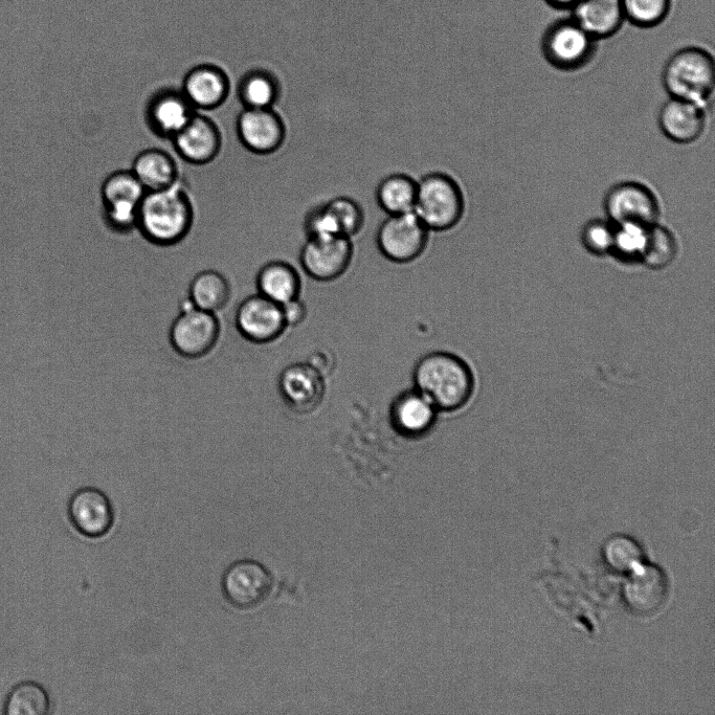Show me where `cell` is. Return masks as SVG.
<instances>
[{
	"label": "cell",
	"mask_w": 715,
	"mask_h": 715,
	"mask_svg": "<svg viewBox=\"0 0 715 715\" xmlns=\"http://www.w3.org/2000/svg\"><path fill=\"white\" fill-rule=\"evenodd\" d=\"M625 21L637 28L651 29L663 24L672 11L673 0H621Z\"/></svg>",
	"instance_id": "31"
},
{
	"label": "cell",
	"mask_w": 715,
	"mask_h": 715,
	"mask_svg": "<svg viewBox=\"0 0 715 715\" xmlns=\"http://www.w3.org/2000/svg\"><path fill=\"white\" fill-rule=\"evenodd\" d=\"M234 322L244 339L260 345L278 342L288 329L282 306L258 293L238 303Z\"/></svg>",
	"instance_id": "10"
},
{
	"label": "cell",
	"mask_w": 715,
	"mask_h": 715,
	"mask_svg": "<svg viewBox=\"0 0 715 715\" xmlns=\"http://www.w3.org/2000/svg\"><path fill=\"white\" fill-rule=\"evenodd\" d=\"M188 295L195 308L216 314L230 302L232 284L218 271H201L190 281Z\"/></svg>",
	"instance_id": "25"
},
{
	"label": "cell",
	"mask_w": 715,
	"mask_h": 715,
	"mask_svg": "<svg viewBox=\"0 0 715 715\" xmlns=\"http://www.w3.org/2000/svg\"><path fill=\"white\" fill-rule=\"evenodd\" d=\"M237 136L245 149L271 155L284 145L286 126L274 108H243L236 121Z\"/></svg>",
	"instance_id": "15"
},
{
	"label": "cell",
	"mask_w": 715,
	"mask_h": 715,
	"mask_svg": "<svg viewBox=\"0 0 715 715\" xmlns=\"http://www.w3.org/2000/svg\"><path fill=\"white\" fill-rule=\"evenodd\" d=\"M439 414L426 396L412 388L393 399L389 421L392 430L401 438L419 440L435 429Z\"/></svg>",
	"instance_id": "16"
},
{
	"label": "cell",
	"mask_w": 715,
	"mask_h": 715,
	"mask_svg": "<svg viewBox=\"0 0 715 715\" xmlns=\"http://www.w3.org/2000/svg\"><path fill=\"white\" fill-rule=\"evenodd\" d=\"M325 377L308 362L289 364L279 374L278 393L293 413H314L323 404L326 395Z\"/></svg>",
	"instance_id": "11"
},
{
	"label": "cell",
	"mask_w": 715,
	"mask_h": 715,
	"mask_svg": "<svg viewBox=\"0 0 715 715\" xmlns=\"http://www.w3.org/2000/svg\"><path fill=\"white\" fill-rule=\"evenodd\" d=\"M67 517L78 533L92 540L103 538L115 524L113 503L102 489L94 486L75 491L67 503Z\"/></svg>",
	"instance_id": "13"
},
{
	"label": "cell",
	"mask_w": 715,
	"mask_h": 715,
	"mask_svg": "<svg viewBox=\"0 0 715 715\" xmlns=\"http://www.w3.org/2000/svg\"><path fill=\"white\" fill-rule=\"evenodd\" d=\"M353 252L352 241L346 237L306 239L300 252V264L309 278L331 282L347 272Z\"/></svg>",
	"instance_id": "14"
},
{
	"label": "cell",
	"mask_w": 715,
	"mask_h": 715,
	"mask_svg": "<svg viewBox=\"0 0 715 715\" xmlns=\"http://www.w3.org/2000/svg\"><path fill=\"white\" fill-rule=\"evenodd\" d=\"M546 4L555 10H569L577 4L578 0H545Z\"/></svg>",
	"instance_id": "37"
},
{
	"label": "cell",
	"mask_w": 715,
	"mask_h": 715,
	"mask_svg": "<svg viewBox=\"0 0 715 715\" xmlns=\"http://www.w3.org/2000/svg\"><path fill=\"white\" fill-rule=\"evenodd\" d=\"M650 227L632 222L615 226L610 255L624 264L641 263Z\"/></svg>",
	"instance_id": "30"
},
{
	"label": "cell",
	"mask_w": 715,
	"mask_h": 715,
	"mask_svg": "<svg viewBox=\"0 0 715 715\" xmlns=\"http://www.w3.org/2000/svg\"><path fill=\"white\" fill-rule=\"evenodd\" d=\"M678 252L679 245L675 234L657 222L650 227L641 264L653 271H662L673 264Z\"/></svg>",
	"instance_id": "29"
},
{
	"label": "cell",
	"mask_w": 715,
	"mask_h": 715,
	"mask_svg": "<svg viewBox=\"0 0 715 715\" xmlns=\"http://www.w3.org/2000/svg\"><path fill=\"white\" fill-rule=\"evenodd\" d=\"M662 84L670 98L705 106L715 86L713 56L700 47H685L666 61Z\"/></svg>",
	"instance_id": "3"
},
{
	"label": "cell",
	"mask_w": 715,
	"mask_h": 715,
	"mask_svg": "<svg viewBox=\"0 0 715 715\" xmlns=\"http://www.w3.org/2000/svg\"><path fill=\"white\" fill-rule=\"evenodd\" d=\"M340 223L342 233L347 238L359 234L364 228L365 213L362 206L351 197L339 196L327 201Z\"/></svg>",
	"instance_id": "35"
},
{
	"label": "cell",
	"mask_w": 715,
	"mask_h": 715,
	"mask_svg": "<svg viewBox=\"0 0 715 715\" xmlns=\"http://www.w3.org/2000/svg\"><path fill=\"white\" fill-rule=\"evenodd\" d=\"M430 231L412 213L391 215L383 221L376 234L379 252L391 262L407 264L426 251Z\"/></svg>",
	"instance_id": "8"
},
{
	"label": "cell",
	"mask_w": 715,
	"mask_h": 715,
	"mask_svg": "<svg viewBox=\"0 0 715 715\" xmlns=\"http://www.w3.org/2000/svg\"><path fill=\"white\" fill-rule=\"evenodd\" d=\"M541 48L544 58L554 69L575 72L592 61L597 40L570 17L552 22L544 32Z\"/></svg>",
	"instance_id": "5"
},
{
	"label": "cell",
	"mask_w": 715,
	"mask_h": 715,
	"mask_svg": "<svg viewBox=\"0 0 715 715\" xmlns=\"http://www.w3.org/2000/svg\"><path fill=\"white\" fill-rule=\"evenodd\" d=\"M181 91L196 111L215 110L228 100L231 80L218 65L198 64L184 77Z\"/></svg>",
	"instance_id": "19"
},
{
	"label": "cell",
	"mask_w": 715,
	"mask_h": 715,
	"mask_svg": "<svg viewBox=\"0 0 715 715\" xmlns=\"http://www.w3.org/2000/svg\"><path fill=\"white\" fill-rule=\"evenodd\" d=\"M180 158L195 166L214 162L222 149V133L216 122L196 111L189 123L171 140Z\"/></svg>",
	"instance_id": "18"
},
{
	"label": "cell",
	"mask_w": 715,
	"mask_h": 715,
	"mask_svg": "<svg viewBox=\"0 0 715 715\" xmlns=\"http://www.w3.org/2000/svg\"><path fill=\"white\" fill-rule=\"evenodd\" d=\"M195 219L192 199L182 182L147 192L140 208L137 230L156 247L169 248L184 241Z\"/></svg>",
	"instance_id": "2"
},
{
	"label": "cell",
	"mask_w": 715,
	"mask_h": 715,
	"mask_svg": "<svg viewBox=\"0 0 715 715\" xmlns=\"http://www.w3.org/2000/svg\"><path fill=\"white\" fill-rule=\"evenodd\" d=\"M237 93L244 108H274L281 96V83L272 71L258 67L241 77Z\"/></svg>",
	"instance_id": "26"
},
{
	"label": "cell",
	"mask_w": 715,
	"mask_h": 715,
	"mask_svg": "<svg viewBox=\"0 0 715 715\" xmlns=\"http://www.w3.org/2000/svg\"><path fill=\"white\" fill-rule=\"evenodd\" d=\"M571 12L597 41L616 35L625 21L621 0H578Z\"/></svg>",
	"instance_id": "22"
},
{
	"label": "cell",
	"mask_w": 715,
	"mask_h": 715,
	"mask_svg": "<svg viewBox=\"0 0 715 715\" xmlns=\"http://www.w3.org/2000/svg\"><path fill=\"white\" fill-rule=\"evenodd\" d=\"M52 701L49 692L41 684L24 681L15 685L4 703L6 715H47Z\"/></svg>",
	"instance_id": "28"
},
{
	"label": "cell",
	"mask_w": 715,
	"mask_h": 715,
	"mask_svg": "<svg viewBox=\"0 0 715 715\" xmlns=\"http://www.w3.org/2000/svg\"><path fill=\"white\" fill-rule=\"evenodd\" d=\"M256 292L279 305L301 298L302 279L288 262L275 260L265 263L255 279Z\"/></svg>",
	"instance_id": "23"
},
{
	"label": "cell",
	"mask_w": 715,
	"mask_h": 715,
	"mask_svg": "<svg viewBox=\"0 0 715 715\" xmlns=\"http://www.w3.org/2000/svg\"><path fill=\"white\" fill-rule=\"evenodd\" d=\"M219 332L215 314L193 307L174 318L169 328V340L178 354L196 359L213 349Z\"/></svg>",
	"instance_id": "12"
},
{
	"label": "cell",
	"mask_w": 715,
	"mask_h": 715,
	"mask_svg": "<svg viewBox=\"0 0 715 715\" xmlns=\"http://www.w3.org/2000/svg\"><path fill=\"white\" fill-rule=\"evenodd\" d=\"M658 123L670 142L680 145L695 143L706 129L705 106L670 98L660 108Z\"/></svg>",
	"instance_id": "20"
},
{
	"label": "cell",
	"mask_w": 715,
	"mask_h": 715,
	"mask_svg": "<svg viewBox=\"0 0 715 715\" xmlns=\"http://www.w3.org/2000/svg\"><path fill=\"white\" fill-rule=\"evenodd\" d=\"M608 565L619 573H632L642 565V554L639 546L624 536H616L605 548Z\"/></svg>",
	"instance_id": "32"
},
{
	"label": "cell",
	"mask_w": 715,
	"mask_h": 715,
	"mask_svg": "<svg viewBox=\"0 0 715 715\" xmlns=\"http://www.w3.org/2000/svg\"><path fill=\"white\" fill-rule=\"evenodd\" d=\"M376 201L388 216L412 213L417 197V182L405 173L388 175L378 184Z\"/></svg>",
	"instance_id": "27"
},
{
	"label": "cell",
	"mask_w": 715,
	"mask_h": 715,
	"mask_svg": "<svg viewBox=\"0 0 715 715\" xmlns=\"http://www.w3.org/2000/svg\"><path fill=\"white\" fill-rule=\"evenodd\" d=\"M667 595L664 574L652 566H639L624 587V599L638 615H651L662 606Z\"/></svg>",
	"instance_id": "21"
},
{
	"label": "cell",
	"mask_w": 715,
	"mask_h": 715,
	"mask_svg": "<svg viewBox=\"0 0 715 715\" xmlns=\"http://www.w3.org/2000/svg\"><path fill=\"white\" fill-rule=\"evenodd\" d=\"M414 214L430 232L455 228L465 212V198L460 185L443 172H432L417 182Z\"/></svg>",
	"instance_id": "4"
},
{
	"label": "cell",
	"mask_w": 715,
	"mask_h": 715,
	"mask_svg": "<svg viewBox=\"0 0 715 715\" xmlns=\"http://www.w3.org/2000/svg\"><path fill=\"white\" fill-rule=\"evenodd\" d=\"M146 193L131 170L110 173L101 186L102 213L107 228L120 235L137 230Z\"/></svg>",
	"instance_id": "6"
},
{
	"label": "cell",
	"mask_w": 715,
	"mask_h": 715,
	"mask_svg": "<svg viewBox=\"0 0 715 715\" xmlns=\"http://www.w3.org/2000/svg\"><path fill=\"white\" fill-rule=\"evenodd\" d=\"M220 586L223 597L232 607L248 611L258 608L270 597L274 577L260 562L245 558L223 572Z\"/></svg>",
	"instance_id": "7"
},
{
	"label": "cell",
	"mask_w": 715,
	"mask_h": 715,
	"mask_svg": "<svg viewBox=\"0 0 715 715\" xmlns=\"http://www.w3.org/2000/svg\"><path fill=\"white\" fill-rule=\"evenodd\" d=\"M281 306L288 329L298 327L305 322L308 310L306 304L301 300V298L290 301Z\"/></svg>",
	"instance_id": "36"
},
{
	"label": "cell",
	"mask_w": 715,
	"mask_h": 715,
	"mask_svg": "<svg viewBox=\"0 0 715 715\" xmlns=\"http://www.w3.org/2000/svg\"><path fill=\"white\" fill-rule=\"evenodd\" d=\"M615 226L607 219H593L586 223L580 234L585 250L593 256L605 257L611 254Z\"/></svg>",
	"instance_id": "34"
},
{
	"label": "cell",
	"mask_w": 715,
	"mask_h": 715,
	"mask_svg": "<svg viewBox=\"0 0 715 715\" xmlns=\"http://www.w3.org/2000/svg\"><path fill=\"white\" fill-rule=\"evenodd\" d=\"M303 227L306 239L345 237L337 216L334 215L328 203L310 209L305 215Z\"/></svg>",
	"instance_id": "33"
},
{
	"label": "cell",
	"mask_w": 715,
	"mask_h": 715,
	"mask_svg": "<svg viewBox=\"0 0 715 715\" xmlns=\"http://www.w3.org/2000/svg\"><path fill=\"white\" fill-rule=\"evenodd\" d=\"M130 170L147 192L167 189L181 182L180 168L175 159L160 148L141 151L134 158Z\"/></svg>",
	"instance_id": "24"
},
{
	"label": "cell",
	"mask_w": 715,
	"mask_h": 715,
	"mask_svg": "<svg viewBox=\"0 0 715 715\" xmlns=\"http://www.w3.org/2000/svg\"><path fill=\"white\" fill-rule=\"evenodd\" d=\"M413 384L439 413L452 414L463 410L472 401L476 376L463 357L448 351H433L416 363Z\"/></svg>",
	"instance_id": "1"
},
{
	"label": "cell",
	"mask_w": 715,
	"mask_h": 715,
	"mask_svg": "<svg viewBox=\"0 0 715 715\" xmlns=\"http://www.w3.org/2000/svg\"><path fill=\"white\" fill-rule=\"evenodd\" d=\"M195 113L181 89L164 87L147 101L145 122L156 137L171 141Z\"/></svg>",
	"instance_id": "17"
},
{
	"label": "cell",
	"mask_w": 715,
	"mask_h": 715,
	"mask_svg": "<svg viewBox=\"0 0 715 715\" xmlns=\"http://www.w3.org/2000/svg\"><path fill=\"white\" fill-rule=\"evenodd\" d=\"M603 208L613 225L640 223L653 226L661 214L657 195L638 182H622L613 186L603 200Z\"/></svg>",
	"instance_id": "9"
}]
</instances>
